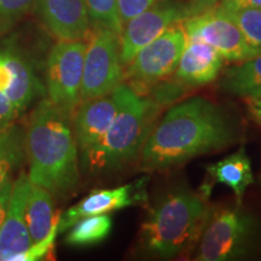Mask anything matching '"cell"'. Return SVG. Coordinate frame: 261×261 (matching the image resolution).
Returning a JSON list of instances; mask_svg holds the SVG:
<instances>
[{
  "instance_id": "7a4b0ae2",
  "label": "cell",
  "mask_w": 261,
  "mask_h": 261,
  "mask_svg": "<svg viewBox=\"0 0 261 261\" xmlns=\"http://www.w3.org/2000/svg\"><path fill=\"white\" fill-rule=\"evenodd\" d=\"M28 178L46 189L54 197L65 200L75 194L80 182L79 146L71 117L50 99H41L33 110L25 130Z\"/></svg>"
},
{
  "instance_id": "277c9868",
  "label": "cell",
  "mask_w": 261,
  "mask_h": 261,
  "mask_svg": "<svg viewBox=\"0 0 261 261\" xmlns=\"http://www.w3.org/2000/svg\"><path fill=\"white\" fill-rule=\"evenodd\" d=\"M161 107L150 97L136 93L125 84L121 108L104 136L81 151L85 171L109 172L138 158Z\"/></svg>"
},
{
  "instance_id": "52a82bcc",
  "label": "cell",
  "mask_w": 261,
  "mask_h": 261,
  "mask_svg": "<svg viewBox=\"0 0 261 261\" xmlns=\"http://www.w3.org/2000/svg\"><path fill=\"white\" fill-rule=\"evenodd\" d=\"M123 81L125 67L120 60V34L93 25L85 52L81 102L106 96Z\"/></svg>"
},
{
  "instance_id": "4316f807",
  "label": "cell",
  "mask_w": 261,
  "mask_h": 261,
  "mask_svg": "<svg viewBox=\"0 0 261 261\" xmlns=\"http://www.w3.org/2000/svg\"><path fill=\"white\" fill-rule=\"evenodd\" d=\"M219 2L220 0H185V3H181V4L188 18L210 11L219 4Z\"/></svg>"
},
{
  "instance_id": "d4e9b609",
  "label": "cell",
  "mask_w": 261,
  "mask_h": 261,
  "mask_svg": "<svg viewBox=\"0 0 261 261\" xmlns=\"http://www.w3.org/2000/svg\"><path fill=\"white\" fill-rule=\"evenodd\" d=\"M58 224L55 225L51 232L44 240L39 241L37 243H33L24 253L16 255L12 261H35L45 259V256H47L51 250L54 249L55 240H56L58 234Z\"/></svg>"
},
{
  "instance_id": "4dcf8cb0",
  "label": "cell",
  "mask_w": 261,
  "mask_h": 261,
  "mask_svg": "<svg viewBox=\"0 0 261 261\" xmlns=\"http://www.w3.org/2000/svg\"><path fill=\"white\" fill-rule=\"evenodd\" d=\"M218 5L224 9L261 8V0H220Z\"/></svg>"
},
{
  "instance_id": "8fae6325",
  "label": "cell",
  "mask_w": 261,
  "mask_h": 261,
  "mask_svg": "<svg viewBox=\"0 0 261 261\" xmlns=\"http://www.w3.org/2000/svg\"><path fill=\"white\" fill-rule=\"evenodd\" d=\"M148 182L149 178L143 177L121 187L92 191L64 213H61L58 233L64 232L84 217L110 213L113 211L145 203L148 201Z\"/></svg>"
},
{
  "instance_id": "ac0fdd59",
  "label": "cell",
  "mask_w": 261,
  "mask_h": 261,
  "mask_svg": "<svg viewBox=\"0 0 261 261\" xmlns=\"http://www.w3.org/2000/svg\"><path fill=\"white\" fill-rule=\"evenodd\" d=\"M61 212L55 211L54 196L46 189L33 184L29 187L25 204V223L32 238V244L44 240L55 225L60 223Z\"/></svg>"
},
{
  "instance_id": "7402d4cb",
  "label": "cell",
  "mask_w": 261,
  "mask_h": 261,
  "mask_svg": "<svg viewBox=\"0 0 261 261\" xmlns=\"http://www.w3.org/2000/svg\"><path fill=\"white\" fill-rule=\"evenodd\" d=\"M220 9L240 28L244 39L248 45L253 48V51L256 55L261 54V8Z\"/></svg>"
},
{
  "instance_id": "e0dca14e",
  "label": "cell",
  "mask_w": 261,
  "mask_h": 261,
  "mask_svg": "<svg viewBox=\"0 0 261 261\" xmlns=\"http://www.w3.org/2000/svg\"><path fill=\"white\" fill-rule=\"evenodd\" d=\"M205 171L213 182L230 188L237 202H242L248 187L254 182L252 162L244 146L220 161L208 165Z\"/></svg>"
},
{
  "instance_id": "5bb4252c",
  "label": "cell",
  "mask_w": 261,
  "mask_h": 261,
  "mask_svg": "<svg viewBox=\"0 0 261 261\" xmlns=\"http://www.w3.org/2000/svg\"><path fill=\"white\" fill-rule=\"evenodd\" d=\"M41 22L58 40H84L91 32L86 0H38Z\"/></svg>"
},
{
  "instance_id": "30bf717a",
  "label": "cell",
  "mask_w": 261,
  "mask_h": 261,
  "mask_svg": "<svg viewBox=\"0 0 261 261\" xmlns=\"http://www.w3.org/2000/svg\"><path fill=\"white\" fill-rule=\"evenodd\" d=\"M185 18L187 16L181 3L159 0L142 14L126 22L120 34V60L123 67L133 60L140 48Z\"/></svg>"
},
{
  "instance_id": "f1b7e54d",
  "label": "cell",
  "mask_w": 261,
  "mask_h": 261,
  "mask_svg": "<svg viewBox=\"0 0 261 261\" xmlns=\"http://www.w3.org/2000/svg\"><path fill=\"white\" fill-rule=\"evenodd\" d=\"M12 187H14V182L11 180V177L6 178L2 187H0V228H2L6 213H8L10 198H11L12 194Z\"/></svg>"
},
{
  "instance_id": "8992f818",
  "label": "cell",
  "mask_w": 261,
  "mask_h": 261,
  "mask_svg": "<svg viewBox=\"0 0 261 261\" xmlns=\"http://www.w3.org/2000/svg\"><path fill=\"white\" fill-rule=\"evenodd\" d=\"M185 44L187 34L180 22L166 29L155 40L140 48L125 67L128 86L144 96L155 84L171 76L177 69Z\"/></svg>"
},
{
  "instance_id": "4fadbf2b",
  "label": "cell",
  "mask_w": 261,
  "mask_h": 261,
  "mask_svg": "<svg viewBox=\"0 0 261 261\" xmlns=\"http://www.w3.org/2000/svg\"><path fill=\"white\" fill-rule=\"evenodd\" d=\"M125 84L106 96L81 102L71 123L80 152L97 143L112 125L121 108Z\"/></svg>"
},
{
  "instance_id": "9c48e42d",
  "label": "cell",
  "mask_w": 261,
  "mask_h": 261,
  "mask_svg": "<svg viewBox=\"0 0 261 261\" xmlns=\"http://www.w3.org/2000/svg\"><path fill=\"white\" fill-rule=\"evenodd\" d=\"M189 40L203 41L230 62H242L256 56L242 32L219 6L180 22Z\"/></svg>"
},
{
  "instance_id": "ffe728a7",
  "label": "cell",
  "mask_w": 261,
  "mask_h": 261,
  "mask_svg": "<svg viewBox=\"0 0 261 261\" xmlns=\"http://www.w3.org/2000/svg\"><path fill=\"white\" fill-rule=\"evenodd\" d=\"M113 220L109 213L84 217L71 225L65 243L71 247H90L103 242L109 237Z\"/></svg>"
},
{
  "instance_id": "44dd1931",
  "label": "cell",
  "mask_w": 261,
  "mask_h": 261,
  "mask_svg": "<svg viewBox=\"0 0 261 261\" xmlns=\"http://www.w3.org/2000/svg\"><path fill=\"white\" fill-rule=\"evenodd\" d=\"M25 156V130L17 123L0 129V187Z\"/></svg>"
},
{
  "instance_id": "83f0119b",
  "label": "cell",
  "mask_w": 261,
  "mask_h": 261,
  "mask_svg": "<svg viewBox=\"0 0 261 261\" xmlns=\"http://www.w3.org/2000/svg\"><path fill=\"white\" fill-rule=\"evenodd\" d=\"M17 116V113L9 98L3 92H0V129L14 123Z\"/></svg>"
},
{
  "instance_id": "6da1fadb",
  "label": "cell",
  "mask_w": 261,
  "mask_h": 261,
  "mask_svg": "<svg viewBox=\"0 0 261 261\" xmlns=\"http://www.w3.org/2000/svg\"><path fill=\"white\" fill-rule=\"evenodd\" d=\"M234 113L204 97L168 109L150 130L139 154L144 171H167L198 156L227 149L242 138Z\"/></svg>"
},
{
  "instance_id": "7c38bea8",
  "label": "cell",
  "mask_w": 261,
  "mask_h": 261,
  "mask_svg": "<svg viewBox=\"0 0 261 261\" xmlns=\"http://www.w3.org/2000/svg\"><path fill=\"white\" fill-rule=\"evenodd\" d=\"M0 92L9 98L17 115L45 93L31 62L12 46L0 48Z\"/></svg>"
},
{
  "instance_id": "2e32d148",
  "label": "cell",
  "mask_w": 261,
  "mask_h": 261,
  "mask_svg": "<svg viewBox=\"0 0 261 261\" xmlns=\"http://www.w3.org/2000/svg\"><path fill=\"white\" fill-rule=\"evenodd\" d=\"M223 69V57L203 41L187 39L175 69V79L185 86L198 87L213 83Z\"/></svg>"
},
{
  "instance_id": "484cf974",
  "label": "cell",
  "mask_w": 261,
  "mask_h": 261,
  "mask_svg": "<svg viewBox=\"0 0 261 261\" xmlns=\"http://www.w3.org/2000/svg\"><path fill=\"white\" fill-rule=\"evenodd\" d=\"M158 2L159 0H117V8L122 24L136 17L137 15L142 14Z\"/></svg>"
},
{
  "instance_id": "cb8c5ba5",
  "label": "cell",
  "mask_w": 261,
  "mask_h": 261,
  "mask_svg": "<svg viewBox=\"0 0 261 261\" xmlns=\"http://www.w3.org/2000/svg\"><path fill=\"white\" fill-rule=\"evenodd\" d=\"M38 0H0V29L9 28L35 8Z\"/></svg>"
},
{
  "instance_id": "3957f363",
  "label": "cell",
  "mask_w": 261,
  "mask_h": 261,
  "mask_svg": "<svg viewBox=\"0 0 261 261\" xmlns=\"http://www.w3.org/2000/svg\"><path fill=\"white\" fill-rule=\"evenodd\" d=\"M211 187L168 188L156 197L139 231V247L148 256L173 259L194 248L207 218Z\"/></svg>"
},
{
  "instance_id": "603a6c76",
  "label": "cell",
  "mask_w": 261,
  "mask_h": 261,
  "mask_svg": "<svg viewBox=\"0 0 261 261\" xmlns=\"http://www.w3.org/2000/svg\"><path fill=\"white\" fill-rule=\"evenodd\" d=\"M91 27L99 25L121 34L123 24L120 18L117 0H86Z\"/></svg>"
},
{
  "instance_id": "f546056e",
  "label": "cell",
  "mask_w": 261,
  "mask_h": 261,
  "mask_svg": "<svg viewBox=\"0 0 261 261\" xmlns=\"http://www.w3.org/2000/svg\"><path fill=\"white\" fill-rule=\"evenodd\" d=\"M244 100H246L247 110L249 116L256 123L261 125V93L244 97Z\"/></svg>"
},
{
  "instance_id": "ba28073f",
  "label": "cell",
  "mask_w": 261,
  "mask_h": 261,
  "mask_svg": "<svg viewBox=\"0 0 261 261\" xmlns=\"http://www.w3.org/2000/svg\"><path fill=\"white\" fill-rule=\"evenodd\" d=\"M86 46L87 44L84 40H58L51 48L47 58V97L62 113L69 117H73L81 102Z\"/></svg>"
},
{
  "instance_id": "d6986e66",
  "label": "cell",
  "mask_w": 261,
  "mask_h": 261,
  "mask_svg": "<svg viewBox=\"0 0 261 261\" xmlns=\"http://www.w3.org/2000/svg\"><path fill=\"white\" fill-rule=\"evenodd\" d=\"M225 94L248 97L261 93V54L227 68L219 80Z\"/></svg>"
},
{
  "instance_id": "9a60e30c",
  "label": "cell",
  "mask_w": 261,
  "mask_h": 261,
  "mask_svg": "<svg viewBox=\"0 0 261 261\" xmlns=\"http://www.w3.org/2000/svg\"><path fill=\"white\" fill-rule=\"evenodd\" d=\"M31 180L25 173H21L14 182L12 194L5 220L0 228V261H12L18 254L24 253L32 246V238L25 223Z\"/></svg>"
},
{
  "instance_id": "5b68a950",
  "label": "cell",
  "mask_w": 261,
  "mask_h": 261,
  "mask_svg": "<svg viewBox=\"0 0 261 261\" xmlns=\"http://www.w3.org/2000/svg\"><path fill=\"white\" fill-rule=\"evenodd\" d=\"M261 255V219L242 205L210 207L195 260L236 261Z\"/></svg>"
}]
</instances>
